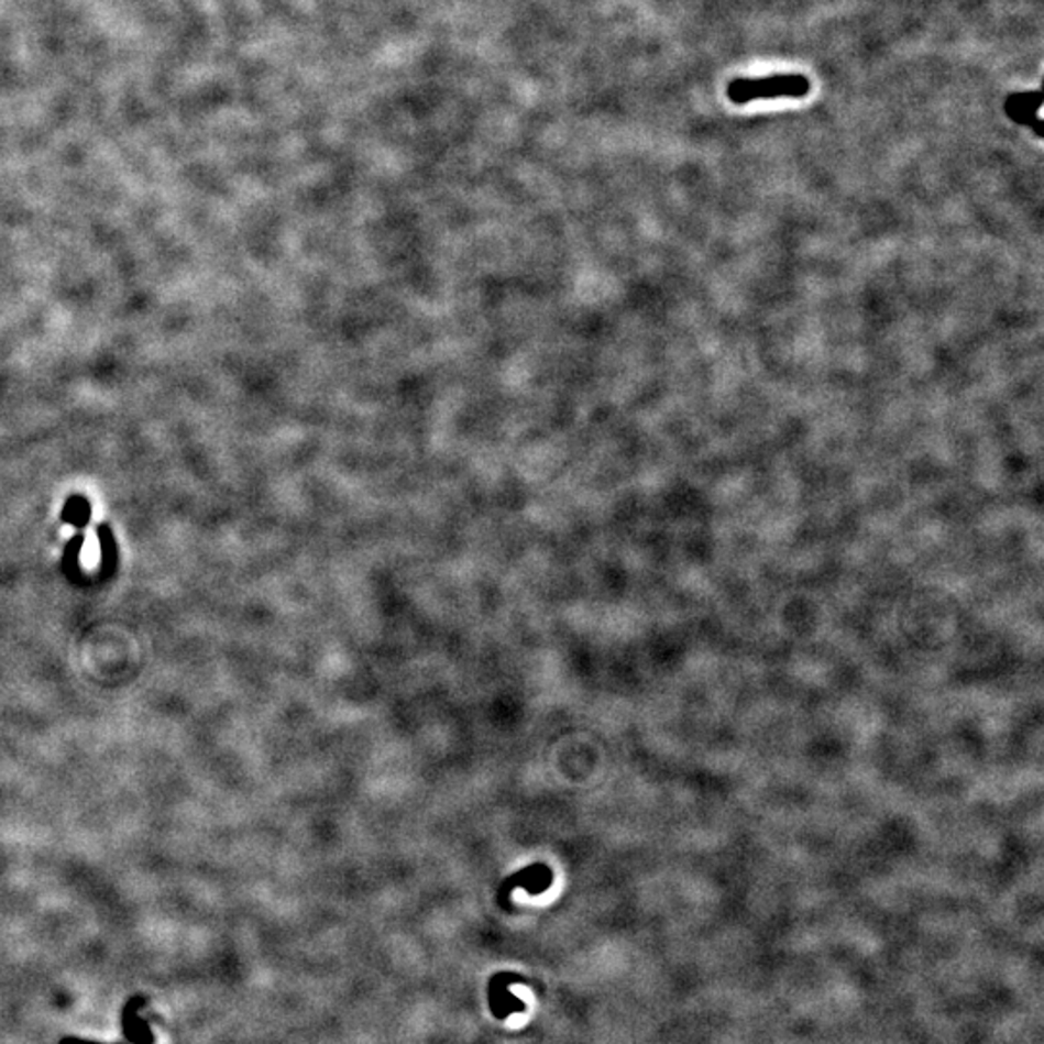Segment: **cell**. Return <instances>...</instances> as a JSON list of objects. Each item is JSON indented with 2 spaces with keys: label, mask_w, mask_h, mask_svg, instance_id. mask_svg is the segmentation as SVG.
<instances>
[{
  "label": "cell",
  "mask_w": 1044,
  "mask_h": 1044,
  "mask_svg": "<svg viewBox=\"0 0 1044 1044\" xmlns=\"http://www.w3.org/2000/svg\"><path fill=\"white\" fill-rule=\"evenodd\" d=\"M145 1004V1000L142 997H134L128 1000L127 1005H124V1012H122V1031H124V1036L132 1044H153L155 1038H153L152 1031L150 1027L142 1023V1020H138L136 1013L142 1005Z\"/></svg>",
  "instance_id": "3957f363"
},
{
  "label": "cell",
  "mask_w": 1044,
  "mask_h": 1044,
  "mask_svg": "<svg viewBox=\"0 0 1044 1044\" xmlns=\"http://www.w3.org/2000/svg\"><path fill=\"white\" fill-rule=\"evenodd\" d=\"M1043 107V94L1041 91H1021L1008 96L1004 103V111L1008 119L1023 124V127L1035 128L1036 136H1043V119L1038 117V111Z\"/></svg>",
  "instance_id": "7a4b0ae2"
},
{
  "label": "cell",
  "mask_w": 1044,
  "mask_h": 1044,
  "mask_svg": "<svg viewBox=\"0 0 1044 1044\" xmlns=\"http://www.w3.org/2000/svg\"><path fill=\"white\" fill-rule=\"evenodd\" d=\"M58 1044H101L96 1043V1041H84V1038H76V1036H64L63 1041Z\"/></svg>",
  "instance_id": "5b68a950"
},
{
  "label": "cell",
  "mask_w": 1044,
  "mask_h": 1044,
  "mask_svg": "<svg viewBox=\"0 0 1044 1044\" xmlns=\"http://www.w3.org/2000/svg\"><path fill=\"white\" fill-rule=\"evenodd\" d=\"M811 91V81L803 74H772L760 78H737L727 86V99L734 105H747L762 99L793 97L801 99Z\"/></svg>",
  "instance_id": "6da1fadb"
},
{
  "label": "cell",
  "mask_w": 1044,
  "mask_h": 1044,
  "mask_svg": "<svg viewBox=\"0 0 1044 1044\" xmlns=\"http://www.w3.org/2000/svg\"><path fill=\"white\" fill-rule=\"evenodd\" d=\"M89 515H91V510H89L88 499H84L80 495H74L64 507L63 518L66 523H73L76 527H84V525H88Z\"/></svg>",
  "instance_id": "277c9868"
}]
</instances>
